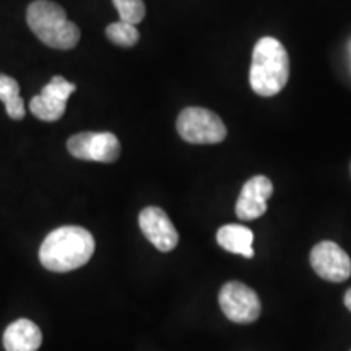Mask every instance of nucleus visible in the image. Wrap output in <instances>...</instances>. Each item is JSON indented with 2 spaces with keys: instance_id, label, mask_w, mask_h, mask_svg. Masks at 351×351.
Instances as JSON below:
<instances>
[{
  "instance_id": "14",
  "label": "nucleus",
  "mask_w": 351,
  "mask_h": 351,
  "mask_svg": "<svg viewBox=\"0 0 351 351\" xmlns=\"http://www.w3.org/2000/svg\"><path fill=\"white\" fill-rule=\"evenodd\" d=\"M106 36L109 41L119 47H132L138 43V29L135 28V25L127 23V21H116L111 23L106 28Z\"/></svg>"
},
{
  "instance_id": "9",
  "label": "nucleus",
  "mask_w": 351,
  "mask_h": 351,
  "mask_svg": "<svg viewBox=\"0 0 351 351\" xmlns=\"http://www.w3.org/2000/svg\"><path fill=\"white\" fill-rule=\"evenodd\" d=\"M140 230L158 251L171 252L179 243V232L176 230L165 210L160 207H147L140 212Z\"/></svg>"
},
{
  "instance_id": "1",
  "label": "nucleus",
  "mask_w": 351,
  "mask_h": 351,
  "mask_svg": "<svg viewBox=\"0 0 351 351\" xmlns=\"http://www.w3.org/2000/svg\"><path fill=\"white\" fill-rule=\"evenodd\" d=\"M95 238L80 226H62L51 231L39 247L44 269L65 274L80 269L93 257Z\"/></svg>"
},
{
  "instance_id": "7",
  "label": "nucleus",
  "mask_w": 351,
  "mask_h": 351,
  "mask_svg": "<svg viewBox=\"0 0 351 351\" xmlns=\"http://www.w3.org/2000/svg\"><path fill=\"white\" fill-rule=\"evenodd\" d=\"M77 90L75 83L56 75L43 88L41 93L29 101V111L44 122H56L64 116L69 96Z\"/></svg>"
},
{
  "instance_id": "12",
  "label": "nucleus",
  "mask_w": 351,
  "mask_h": 351,
  "mask_svg": "<svg viewBox=\"0 0 351 351\" xmlns=\"http://www.w3.org/2000/svg\"><path fill=\"white\" fill-rule=\"evenodd\" d=\"M217 241L228 252L239 254L245 258H252L254 252V232L243 225H225L217 232Z\"/></svg>"
},
{
  "instance_id": "8",
  "label": "nucleus",
  "mask_w": 351,
  "mask_h": 351,
  "mask_svg": "<svg viewBox=\"0 0 351 351\" xmlns=\"http://www.w3.org/2000/svg\"><path fill=\"white\" fill-rule=\"evenodd\" d=\"M311 265L320 278L332 283L346 282L351 275V258L339 244L322 241L311 251Z\"/></svg>"
},
{
  "instance_id": "11",
  "label": "nucleus",
  "mask_w": 351,
  "mask_h": 351,
  "mask_svg": "<svg viewBox=\"0 0 351 351\" xmlns=\"http://www.w3.org/2000/svg\"><path fill=\"white\" fill-rule=\"evenodd\" d=\"M43 343V333L36 324L28 319L12 322L3 332L5 351H38Z\"/></svg>"
},
{
  "instance_id": "4",
  "label": "nucleus",
  "mask_w": 351,
  "mask_h": 351,
  "mask_svg": "<svg viewBox=\"0 0 351 351\" xmlns=\"http://www.w3.org/2000/svg\"><path fill=\"white\" fill-rule=\"evenodd\" d=\"M178 134L187 143L215 145L226 138V125L213 111L205 108H186L178 117Z\"/></svg>"
},
{
  "instance_id": "16",
  "label": "nucleus",
  "mask_w": 351,
  "mask_h": 351,
  "mask_svg": "<svg viewBox=\"0 0 351 351\" xmlns=\"http://www.w3.org/2000/svg\"><path fill=\"white\" fill-rule=\"evenodd\" d=\"M345 306L348 307V311H351V288L346 291V295H345Z\"/></svg>"
},
{
  "instance_id": "5",
  "label": "nucleus",
  "mask_w": 351,
  "mask_h": 351,
  "mask_svg": "<svg viewBox=\"0 0 351 351\" xmlns=\"http://www.w3.org/2000/svg\"><path fill=\"white\" fill-rule=\"evenodd\" d=\"M67 150L77 160L114 163L121 156V143L111 132H82L69 138Z\"/></svg>"
},
{
  "instance_id": "10",
  "label": "nucleus",
  "mask_w": 351,
  "mask_h": 351,
  "mask_svg": "<svg viewBox=\"0 0 351 351\" xmlns=\"http://www.w3.org/2000/svg\"><path fill=\"white\" fill-rule=\"evenodd\" d=\"M274 195V184L265 176H254L244 182L236 202V215L243 221H252L267 212V200Z\"/></svg>"
},
{
  "instance_id": "3",
  "label": "nucleus",
  "mask_w": 351,
  "mask_h": 351,
  "mask_svg": "<svg viewBox=\"0 0 351 351\" xmlns=\"http://www.w3.org/2000/svg\"><path fill=\"white\" fill-rule=\"evenodd\" d=\"M26 21L39 41L52 49H73L80 41V29L67 13L51 0H34L26 10Z\"/></svg>"
},
{
  "instance_id": "6",
  "label": "nucleus",
  "mask_w": 351,
  "mask_h": 351,
  "mask_svg": "<svg viewBox=\"0 0 351 351\" xmlns=\"http://www.w3.org/2000/svg\"><path fill=\"white\" fill-rule=\"evenodd\" d=\"M218 301L226 317L236 324L256 322L262 311L257 293L241 282H228L223 285Z\"/></svg>"
},
{
  "instance_id": "13",
  "label": "nucleus",
  "mask_w": 351,
  "mask_h": 351,
  "mask_svg": "<svg viewBox=\"0 0 351 351\" xmlns=\"http://www.w3.org/2000/svg\"><path fill=\"white\" fill-rule=\"evenodd\" d=\"M0 101L5 104L8 117L21 121L25 117V101L20 96V85L13 77L0 73Z\"/></svg>"
},
{
  "instance_id": "2",
  "label": "nucleus",
  "mask_w": 351,
  "mask_h": 351,
  "mask_svg": "<svg viewBox=\"0 0 351 351\" xmlns=\"http://www.w3.org/2000/svg\"><path fill=\"white\" fill-rule=\"evenodd\" d=\"M289 77L288 52L278 39L261 38L254 47L252 65L249 73L252 90L257 95L275 96L287 86Z\"/></svg>"
},
{
  "instance_id": "15",
  "label": "nucleus",
  "mask_w": 351,
  "mask_h": 351,
  "mask_svg": "<svg viewBox=\"0 0 351 351\" xmlns=\"http://www.w3.org/2000/svg\"><path fill=\"white\" fill-rule=\"evenodd\" d=\"M114 7L119 12L122 21L130 25H138L145 19L143 0H112Z\"/></svg>"
}]
</instances>
